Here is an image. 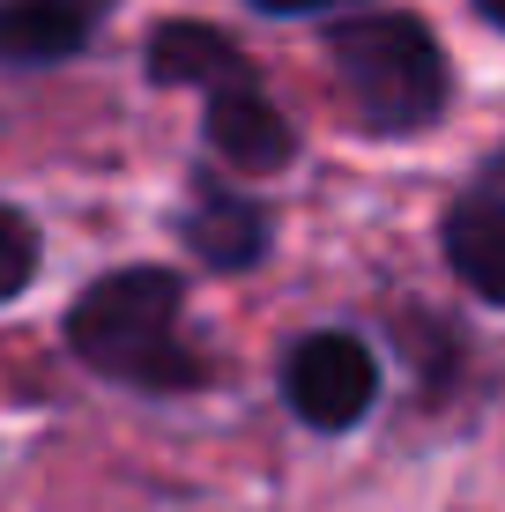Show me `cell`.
Wrapping results in <instances>:
<instances>
[{
	"mask_svg": "<svg viewBox=\"0 0 505 512\" xmlns=\"http://www.w3.org/2000/svg\"><path fill=\"white\" fill-rule=\"evenodd\" d=\"M476 8H483V15H491V23L505 30V0H476Z\"/></svg>",
	"mask_w": 505,
	"mask_h": 512,
	"instance_id": "8fae6325",
	"label": "cell"
},
{
	"mask_svg": "<svg viewBox=\"0 0 505 512\" xmlns=\"http://www.w3.org/2000/svg\"><path fill=\"white\" fill-rule=\"evenodd\" d=\"M439 245H446V268H454L483 305H505V193L454 201Z\"/></svg>",
	"mask_w": 505,
	"mask_h": 512,
	"instance_id": "ba28073f",
	"label": "cell"
},
{
	"mask_svg": "<svg viewBox=\"0 0 505 512\" xmlns=\"http://www.w3.org/2000/svg\"><path fill=\"white\" fill-rule=\"evenodd\" d=\"M327 60L357 127L372 134H424L454 97V67L424 15H350L342 30H327Z\"/></svg>",
	"mask_w": 505,
	"mask_h": 512,
	"instance_id": "7a4b0ae2",
	"label": "cell"
},
{
	"mask_svg": "<svg viewBox=\"0 0 505 512\" xmlns=\"http://www.w3.org/2000/svg\"><path fill=\"white\" fill-rule=\"evenodd\" d=\"M283 401L298 409V423L312 431H350V423L379 401V364L357 334L320 327L305 342H290L283 357Z\"/></svg>",
	"mask_w": 505,
	"mask_h": 512,
	"instance_id": "3957f363",
	"label": "cell"
},
{
	"mask_svg": "<svg viewBox=\"0 0 505 512\" xmlns=\"http://www.w3.org/2000/svg\"><path fill=\"white\" fill-rule=\"evenodd\" d=\"M112 8L119 0H0V60L15 67L75 60Z\"/></svg>",
	"mask_w": 505,
	"mask_h": 512,
	"instance_id": "5b68a950",
	"label": "cell"
},
{
	"mask_svg": "<svg viewBox=\"0 0 505 512\" xmlns=\"http://www.w3.org/2000/svg\"><path fill=\"white\" fill-rule=\"evenodd\" d=\"M260 15H320V8H342V0H253Z\"/></svg>",
	"mask_w": 505,
	"mask_h": 512,
	"instance_id": "30bf717a",
	"label": "cell"
},
{
	"mask_svg": "<svg viewBox=\"0 0 505 512\" xmlns=\"http://www.w3.org/2000/svg\"><path fill=\"white\" fill-rule=\"evenodd\" d=\"M201 134H208V149H216L223 164H238V171H283L290 156H298V127H290L253 82H231V90L208 97Z\"/></svg>",
	"mask_w": 505,
	"mask_h": 512,
	"instance_id": "277c9868",
	"label": "cell"
},
{
	"mask_svg": "<svg viewBox=\"0 0 505 512\" xmlns=\"http://www.w3.org/2000/svg\"><path fill=\"white\" fill-rule=\"evenodd\" d=\"M149 82H171V90H231V82H253L246 52L223 38L216 23H194V15H179V23H156V38L142 52Z\"/></svg>",
	"mask_w": 505,
	"mask_h": 512,
	"instance_id": "52a82bcc",
	"label": "cell"
},
{
	"mask_svg": "<svg viewBox=\"0 0 505 512\" xmlns=\"http://www.w3.org/2000/svg\"><path fill=\"white\" fill-rule=\"evenodd\" d=\"M186 282L171 268H119L67 312V349L134 394H201L216 364L186 342Z\"/></svg>",
	"mask_w": 505,
	"mask_h": 512,
	"instance_id": "6da1fadb",
	"label": "cell"
},
{
	"mask_svg": "<svg viewBox=\"0 0 505 512\" xmlns=\"http://www.w3.org/2000/svg\"><path fill=\"white\" fill-rule=\"evenodd\" d=\"M30 275H38V231L15 208H0V305L15 290H30Z\"/></svg>",
	"mask_w": 505,
	"mask_h": 512,
	"instance_id": "9c48e42d",
	"label": "cell"
},
{
	"mask_svg": "<svg viewBox=\"0 0 505 512\" xmlns=\"http://www.w3.org/2000/svg\"><path fill=\"white\" fill-rule=\"evenodd\" d=\"M179 238L186 253L201 260V268L216 275H246L260 253H268V216H260L253 201H238V193H223L216 179L194 186V208L179 216Z\"/></svg>",
	"mask_w": 505,
	"mask_h": 512,
	"instance_id": "8992f818",
	"label": "cell"
}]
</instances>
